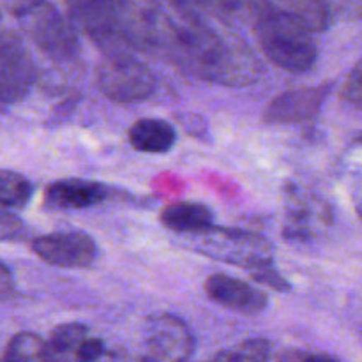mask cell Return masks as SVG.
I'll use <instances>...</instances> for the list:
<instances>
[{
  "instance_id": "obj_12",
  "label": "cell",
  "mask_w": 362,
  "mask_h": 362,
  "mask_svg": "<svg viewBox=\"0 0 362 362\" xmlns=\"http://www.w3.org/2000/svg\"><path fill=\"white\" fill-rule=\"evenodd\" d=\"M113 197L108 184L87 179H62L49 184L42 197V204L52 211H81L105 204Z\"/></svg>"
},
{
  "instance_id": "obj_20",
  "label": "cell",
  "mask_w": 362,
  "mask_h": 362,
  "mask_svg": "<svg viewBox=\"0 0 362 362\" xmlns=\"http://www.w3.org/2000/svg\"><path fill=\"white\" fill-rule=\"evenodd\" d=\"M30 237L27 223L16 214L0 207V243H23Z\"/></svg>"
},
{
  "instance_id": "obj_18",
  "label": "cell",
  "mask_w": 362,
  "mask_h": 362,
  "mask_svg": "<svg viewBox=\"0 0 362 362\" xmlns=\"http://www.w3.org/2000/svg\"><path fill=\"white\" fill-rule=\"evenodd\" d=\"M272 357V343L264 338H251L240 343L239 346L216 354L212 359L235 362V361H269Z\"/></svg>"
},
{
  "instance_id": "obj_17",
  "label": "cell",
  "mask_w": 362,
  "mask_h": 362,
  "mask_svg": "<svg viewBox=\"0 0 362 362\" xmlns=\"http://www.w3.org/2000/svg\"><path fill=\"white\" fill-rule=\"evenodd\" d=\"M88 336L87 325L80 322H69V324H60L49 332V339L46 341L49 350V356L59 357L66 354L74 352L76 346Z\"/></svg>"
},
{
  "instance_id": "obj_15",
  "label": "cell",
  "mask_w": 362,
  "mask_h": 362,
  "mask_svg": "<svg viewBox=\"0 0 362 362\" xmlns=\"http://www.w3.org/2000/svg\"><path fill=\"white\" fill-rule=\"evenodd\" d=\"M49 356L48 345L41 336L35 332H18L7 345L2 361L9 362H25V361H48Z\"/></svg>"
},
{
  "instance_id": "obj_19",
  "label": "cell",
  "mask_w": 362,
  "mask_h": 362,
  "mask_svg": "<svg viewBox=\"0 0 362 362\" xmlns=\"http://www.w3.org/2000/svg\"><path fill=\"white\" fill-rule=\"evenodd\" d=\"M247 274L251 276L253 281H257L258 285H264L267 288L274 290V292L279 293H288L292 290V283L281 274V272L276 269L274 260H265L258 262V264L251 265V267L246 269Z\"/></svg>"
},
{
  "instance_id": "obj_4",
  "label": "cell",
  "mask_w": 362,
  "mask_h": 362,
  "mask_svg": "<svg viewBox=\"0 0 362 362\" xmlns=\"http://www.w3.org/2000/svg\"><path fill=\"white\" fill-rule=\"evenodd\" d=\"M187 237L193 251L225 264L247 269L258 262L274 260L272 244L260 233L247 230L211 225L200 232L187 233Z\"/></svg>"
},
{
  "instance_id": "obj_6",
  "label": "cell",
  "mask_w": 362,
  "mask_h": 362,
  "mask_svg": "<svg viewBox=\"0 0 362 362\" xmlns=\"http://www.w3.org/2000/svg\"><path fill=\"white\" fill-rule=\"evenodd\" d=\"M144 361L180 362L194 354V336L182 318L170 313H154L141 327Z\"/></svg>"
},
{
  "instance_id": "obj_25",
  "label": "cell",
  "mask_w": 362,
  "mask_h": 362,
  "mask_svg": "<svg viewBox=\"0 0 362 362\" xmlns=\"http://www.w3.org/2000/svg\"><path fill=\"white\" fill-rule=\"evenodd\" d=\"M285 361H338L336 357L329 356V354H308V352H290L286 356H281Z\"/></svg>"
},
{
  "instance_id": "obj_11",
  "label": "cell",
  "mask_w": 362,
  "mask_h": 362,
  "mask_svg": "<svg viewBox=\"0 0 362 362\" xmlns=\"http://www.w3.org/2000/svg\"><path fill=\"white\" fill-rule=\"evenodd\" d=\"M204 288L209 299L216 304L247 317L264 313L269 306V296L264 290L223 272L209 276Z\"/></svg>"
},
{
  "instance_id": "obj_2",
  "label": "cell",
  "mask_w": 362,
  "mask_h": 362,
  "mask_svg": "<svg viewBox=\"0 0 362 362\" xmlns=\"http://www.w3.org/2000/svg\"><path fill=\"white\" fill-rule=\"evenodd\" d=\"M292 14L265 6L255 21V35L267 60L288 73H306L318 60V46Z\"/></svg>"
},
{
  "instance_id": "obj_24",
  "label": "cell",
  "mask_w": 362,
  "mask_h": 362,
  "mask_svg": "<svg viewBox=\"0 0 362 362\" xmlns=\"http://www.w3.org/2000/svg\"><path fill=\"white\" fill-rule=\"evenodd\" d=\"M16 293V285L9 269L0 262V300H7Z\"/></svg>"
},
{
  "instance_id": "obj_5",
  "label": "cell",
  "mask_w": 362,
  "mask_h": 362,
  "mask_svg": "<svg viewBox=\"0 0 362 362\" xmlns=\"http://www.w3.org/2000/svg\"><path fill=\"white\" fill-rule=\"evenodd\" d=\"M98 87L117 105H136L154 94L158 78L129 53H112L98 67Z\"/></svg>"
},
{
  "instance_id": "obj_3",
  "label": "cell",
  "mask_w": 362,
  "mask_h": 362,
  "mask_svg": "<svg viewBox=\"0 0 362 362\" xmlns=\"http://www.w3.org/2000/svg\"><path fill=\"white\" fill-rule=\"evenodd\" d=\"M11 11L49 60L67 62L78 53L80 39L76 27L48 0H13Z\"/></svg>"
},
{
  "instance_id": "obj_16",
  "label": "cell",
  "mask_w": 362,
  "mask_h": 362,
  "mask_svg": "<svg viewBox=\"0 0 362 362\" xmlns=\"http://www.w3.org/2000/svg\"><path fill=\"white\" fill-rule=\"evenodd\" d=\"M34 186L21 173L0 170V207L20 209L30 202Z\"/></svg>"
},
{
  "instance_id": "obj_9",
  "label": "cell",
  "mask_w": 362,
  "mask_h": 362,
  "mask_svg": "<svg viewBox=\"0 0 362 362\" xmlns=\"http://www.w3.org/2000/svg\"><path fill=\"white\" fill-rule=\"evenodd\" d=\"M331 223L332 211L322 198L297 189L296 186L290 187L286 193V218L283 228L286 239L308 243Z\"/></svg>"
},
{
  "instance_id": "obj_13",
  "label": "cell",
  "mask_w": 362,
  "mask_h": 362,
  "mask_svg": "<svg viewBox=\"0 0 362 362\" xmlns=\"http://www.w3.org/2000/svg\"><path fill=\"white\" fill-rule=\"evenodd\" d=\"M177 129L161 119H138L127 131V141L141 154H165L177 144Z\"/></svg>"
},
{
  "instance_id": "obj_8",
  "label": "cell",
  "mask_w": 362,
  "mask_h": 362,
  "mask_svg": "<svg viewBox=\"0 0 362 362\" xmlns=\"http://www.w3.org/2000/svg\"><path fill=\"white\" fill-rule=\"evenodd\" d=\"M32 251L48 265L87 269L98 258V244L85 232H53L32 239Z\"/></svg>"
},
{
  "instance_id": "obj_23",
  "label": "cell",
  "mask_w": 362,
  "mask_h": 362,
  "mask_svg": "<svg viewBox=\"0 0 362 362\" xmlns=\"http://www.w3.org/2000/svg\"><path fill=\"white\" fill-rule=\"evenodd\" d=\"M177 119L180 120L184 129L187 133L194 134V136H204V134L209 133L207 122L200 115H197V113H177Z\"/></svg>"
},
{
  "instance_id": "obj_21",
  "label": "cell",
  "mask_w": 362,
  "mask_h": 362,
  "mask_svg": "<svg viewBox=\"0 0 362 362\" xmlns=\"http://www.w3.org/2000/svg\"><path fill=\"white\" fill-rule=\"evenodd\" d=\"M361 98H362V78H361V64H356L352 73L349 74V80L345 81L341 88V99L354 108H361Z\"/></svg>"
},
{
  "instance_id": "obj_10",
  "label": "cell",
  "mask_w": 362,
  "mask_h": 362,
  "mask_svg": "<svg viewBox=\"0 0 362 362\" xmlns=\"http://www.w3.org/2000/svg\"><path fill=\"white\" fill-rule=\"evenodd\" d=\"M332 83L317 87H300L276 95L265 108L267 124H303L320 113L325 99L331 94Z\"/></svg>"
},
{
  "instance_id": "obj_1",
  "label": "cell",
  "mask_w": 362,
  "mask_h": 362,
  "mask_svg": "<svg viewBox=\"0 0 362 362\" xmlns=\"http://www.w3.org/2000/svg\"><path fill=\"white\" fill-rule=\"evenodd\" d=\"M177 2L179 18H165L158 41L165 37L170 55L184 71L225 87H247L260 80V59L243 37L214 30L184 0Z\"/></svg>"
},
{
  "instance_id": "obj_22",
  "label": "cell",
  "mask_w": 362,
  "mask_h": 362,
  "mask_svg": "<svg viewBox=\"0 0 362 362\" xmlns=\"http://www.w3.org/2000/svg\"><path fill=\"white\" fill-rule=\"evenodd\" d=\"M105 354H106L105 341L99 338H88V336L76 346V350H74V357H76L78 361H83V362H92V361L101 359Z\"/></svg>"
},
{
  "instance_id": "obj_14",
  "label": "cell",
  "mask_w": 362,
  "mask_h": 362,
  "mask_svg": "<svg viewBox=\"0 0 362 362\" xmlns=\"http://www.w3.org/2000/svg\"><path fill=\"white\" fill-rule=\"evenodd\" d=\"M159 221L175 233H194L214 225V214L200 202H175L159 212Z\"/></svg>"
},
{
  "instance_id": "obj_26",
  "label": "cell",
  "mask_w": 362,
  "mask_h": 362,
  "mask_svg": "<svg viewBox=\"0 0 362 362\" xmlns=\"http://www.w3.org/2000/svg\"><path fill=\"white\" fill-rule=\"evenodd\" d=\"M0 28H2V13H0Z\"/></svg>"
},
{
  "instance_id": "obj_7",
  "label": "cell",
  "mask_w": 362,
  "mask_h": 362,
  "mask_svg": "<svg viewBox=\"0 0 362 362\" xmlns=\"http://www.w3.org/2000/svg\"><path fill=\"white\" fill-rule=\"evenodd\" d=\"M37 80L34 60L14 32L0 28V103L14 105L30 94Z\"/></svg>"
}]
</instances>
